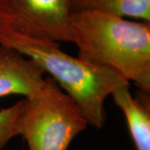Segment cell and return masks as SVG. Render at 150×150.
<instances>
[{"instance_id":"cell-3","label":"cell","mask_w":150,"mask_h":150,"mask_svg":"<svg viewBox=\"0 0 150 150\" xmlns=\"http://www.w3.org/2000/svg\"><path fill=\"white\" fill-rule=\"evenodd\" d=\"M23 100L18 134L26 140L28 150H68L88 125L80 108L50 77Z\"/></svg>"},{"instance_id":"cell-1","label":"cell","mask_w":150,"mask_h":150,"mask_svg":"<svg viewBox=\"0 0 150 150\" xmlns=\"http://www.w3.org/2000/svg\"><path fill=\"white\" fill-rule=\"evenodd\" d=\"M71 23L79 58L149 93L150 22L88 10L72 12Z\"/></svg>"},{"instance_id":"cell-5","label":"cell","mask_w":150,"mask_h":150,"mask_svg":"<svg viewBox=\"0 0 150 150\" xmlns=\"http://www.w3.org/2000/svg\"><path fill=\"white\" fill-rule=\"evenodd\" d=\"M44 79V72L36 62L0 44V98L13 94L27 98L43 86Z\"/></svg>"},{"instance_id":"cell-2","label":"cell","mask_w":150,"mask_h":150,"mask_svg":"<svg viewBox=\"0 0 150 150\" xmlns=\"http://www.w3.org/2000/svg\"><path fill=\"white\" fill-rule=\"evenodd\" d=\"M0 44L13 48L36 62L74 101L88 124L101 129L105 122L104 103L129 81L111 70L92 64L63 51L58 42L22 34L6 22L0 24Z\"/></svg>"},{"instance_id":"cell-7","label":"cell","mask_w":150,"mask_h":150,"mask_svg":"<svg viewBox=\"0 0 150 150\" xmlns=\"http://www.w3.org/2000/svg\"><path fill=\"white\" fill-rule=\"evenodd\" d=\"M72 12L99 11L122 18L150 22V0H69Z\"/></svg>"},{"instance_id":"cell-9","label":"cell","mask_w":150,"mask_h":150,"mask_svg":"<svg viewBox=\"0 0 150 150\" xmlns=\"http://www.w3.org/2000/svg\"><path fill=\"white\" fill-rule=\"evenodd\" d=\"M4 22H7L5 7L4 4V0H0V24Z\"/></svg>"},{"instance_id":"cell-6","label":"cell","mask_w":150,"mask_h":150,"mask_svg":"<svg viewBox=\"0 0 150 150\" xmlns=\"http://www.w3.org/2000/svg\"><path fill=\"white\" fill-rule=\"evenodd\" d=\"M111 97L124 114L136 150H150L149 98L133 97L129 84L116 89Z\"/></svg>"},{"instance_id":"cell-4","label":"cell","mask_w":150,"mask_h":150,"mask_svg":"<svg viewBox=\"0 0 150 150\" xmlns=\"http://www.w3.org/2000/svg\"><path fill=\"white\" fill-rule=\"evenodd\" d=\"M6 23L26 36L74 43L69 0H4Z\"/></svg>"},{"instance_id":"cell-8","label":"cell","mask_w":150,"mask_h":150,"mask_svg":"<svg viewBox=\"0 0 150 150\" xmlns=\"http://www.w3.org/2000/svg\"><path fill=\"white\" fill-rule=\"evenodd\" d=\"M24 100L21 99L10 107L0 109V150L13 138L18 136V121Z\"/></svg>"}]
</instances>
